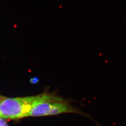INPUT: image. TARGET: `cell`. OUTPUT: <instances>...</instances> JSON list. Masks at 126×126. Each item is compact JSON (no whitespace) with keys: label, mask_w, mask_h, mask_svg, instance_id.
<instances>
[{"label":"cell","mask_w":126,"mask_h":126,"mask_svg":"<svg viewBox=\"0 0 126 126\" xmlns=\"http://www.w3.org/2000/svg\"><path fill=\"white\" fill-rule=\"evenodd\" d=\"M64 113H76L81 114L94 122L97 126H100L98 122H96L88 114L82 112L68 103L63 102L62 99L47 94L39 95L38 99L33 104L28 117L53 115Z\"/></svg>","instance_id":"cell-1"},{"label":"cell","mask_w":126,"mask_h":126,"mask_svg":"<svg viewBox=\"0 0 126 126\" xmlns=\"http://www.w3.org/2000/svg\"><path fill=\"white\" fill-rule=\"evenodd\" d=\"M39 95L17 98H5L0 102V117L16 120L28 117L33 104Z\"/></svg>","instance_id":"cell-2"},{"label":"cell","mask_w":126,"mask_h":126,"mask_svg":"<svg viewBox=\"0 0 126 126\" xmlns=\"http://www.w3.org/2000/svg\"><path fill=\"white\" fill-rule=\"evenodd\" d=\"M0 126H9L4 119L0 117Z\"/></svg>","instance_id":"cell-3"},{"label":"cell","mask_w":126,"mask_h":126,"mask_svg":"<svg viewBox=\"0 0 126 126\" xmlns=\"http://www.w3.org/2000/svg\"><path fill=\"white\" fill-rule=\"evenodd\" d=\"M4 97H3V96H2L0 95V100H2L3 99H4Z\"/></svg>","instance_id":"cell-4"},{"label":"cell","mask_w":126,"mask_h":126,"mask_svg":"<svg viewBox=\"0 0 126 126\" xmlns=\"http://www.w3.org/2000/svg\"><path fill=\"white\" fill-rule=\"evenodd\" d=\"M1 100H0V101H1Z\"/></svg>","instance_id":"cell-5"}]
</instances>
